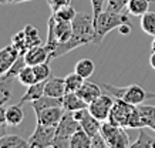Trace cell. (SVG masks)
Returning a JSON list of instances; mask_svg holds the SVG:
<instances>
[{"instance_id":"cell-1","label":"cell","mask_w":155,"mask_h":148,"mask_svg":"<svg viewBox=\"0 0 155 148\" xmlns=\"http://www.w3.org/2000/svg\"><path fill=\"white\" fill-rule=\"evenodd\" d=\"M95 30H94V17L85 13H77L73 20V36L66 43L57 44L54 51L50 54V61L57 57H61L71 50L84 46V44H94Z\"/></svg>"},{"instance_id":"cell-2","label":"cell","mask_w":155,"mask_h":148,"mask_svg":"<svg viewBox=\"0 0 155 148\" xmlns=\"http://www.w3.org/2000/svg\"><path fill=\"white\" fill-rule=\"evenodd\" d=\"M108 121L114 125H120L124 128H142L145 127L138 107L130 104L121 98H115L111 108V113L108 115Z\"/></svg>"},{"instance_id":"cell-3","label":"cell","mask_w":155,"mask_h":148,"mask_svg":"<svg viewBox=\"0 0 155 148\" xmlns=\"http://www.w3.org/2000/svg\"><path fill=\"white\" fill-rule=\"evenodd\" d=\"M128 15L120 13V12H114L111 9H105L101 15L94 19V30H95V37H94V44L98 46L103 38L105 37V34L110 31H113L114 29H118L122 23H128Z\"/></svg>"},{"instance_id":"cell-4","label":"cell","mask_w":155,"mask_h":148,"mask_svg":"<svg viewBox=\"0 0 155 148\" xmlns=\"http://www.w3.org/2000/svg\"><path fill=\"white\" fill-rule=\"evenodd\" d=\"M101 87L107 91L108 94H111L114 98H121V100L134 105H140L142 103H145L147 100H150V98H155V94L147 93L138 84H131V86L127 87H115L111 86V84H107V83H103Z\"/></svg>"},{"instance_id":"cell-5","label":"cell","mask_w":155,"mask_h":148,"mask_svg":"<svg viewBox=\"0 0 155 148\" xmlns=\"http://www.w3.org/2000/svg\"><path fill=\"white\" fill-rule=\"evenodd\" d=\"M81 128L80 123L74 118L71 111H66L61 121L56 127V138H54V148H70V141L73 134Z\"/></svg>"},{"instance_id":"cell-6","label":"cell","mask_w":155,"mask_h":148,"mask_svg":"<svg viewBox=\"0 0 155 148\" xmlns=\"http://www.w3.org/2000/svg\"><path fill=\"white\" fill-rule=\"evenodd\" d=\"M100 133H101V135L105 138L108 147H111V148L131 147V141H130L128 134L125 133V128H124V127H120V125L111 124L108 120L107 121H103Z\"/></svg>"},{"instance_id":"cell-7","label":"cell","mask_w":155,"mask_h":148,"mask_svg":"<svg viewBox=\"0 0 155 148\" xmlns=\"http://www.w3.org/2000/svg\"><path fill=\"white\" fill-rule=\"evenodd\" d=\"M54 138H56V127L37 123L36 128H34V133L28 138V147L30 148L53 147Z\"/></svg>"},{"instance_id":"cell-8","label":"cell","mask_w":155,"mask_h":148,"mask_svg":"<svg viewBox=\"0 0 155 148\" xmlns=\"http://www.w3.org/2000/svg\"><path fill=\"white\" fill-rule=\"evenodd\" d=\"M114 98L111 94H101L100 97H97L94 101H91L88 104V111L94 115L97 120H100L101 123L103 121H107L108 115L111 113V108H113L114 104Z\"/></svg>"},{"instance_id":"cell-9","label":"cell","mask_w":155,"mask_h":148,"mask_svg":"<svg viewBox=\"0 0 155 148\" xmlns=\"http://www.w3.org/2000/svg\"><path fill=\"white\" fill-rule=\"evenodd\" d=\"M51 48L47 44H38L30 47L24 54V60L27 66H37L41 63L48 61L50 63V54H51Z\"/></svg>"},{"instance_id":"cell-10","label":"cell","mask_w":155,"mask_h":148,"mask_svg":"<svg viewBox=\"0 0 155 148\" xmlns=\"http://www.w3.org/2000/svg\"><path fill=\"white\" fill-rule=\"evenodd\" d=\"M64 113H66V110L63 105H56V107H48V108H44V110L36 113V117H37V123H40V124L57 127Z\"/></svg>"},{"instance_id":"cell-11","label":"cell","mask_w":155,"mask_h":148,"mask_svg":"<svg viewBox=\"0 0 155 148\" xmlns=\"http://www.w3.org/2000/svg\"><path fill=\"white\" fill-rule=\"evenodd\" d=\"M19 56H20L19 50L14 47L13 44L6 46V47L0 50V76H3V74L9 71Z\"/></svg>"},{"instance_id":"cell-12","label":"cell","mask_w":155,"mask_h":148,"mask_svg":"<svg viewBox=\"0 0 155 148\" xmlns=\"http://www.w3.org/2000/svg\"><path fill=\"white\" fill-rule=\"evenodd\" d=\"M66 93H67V90H66L64 78H61V77H50L47 81H46V87H44V94L46 96L63 98Z\"/></svg>"},{"instance_id":"cell-13","label":"cell","mask_w":155,"mask_h":148,"mask_svg":"<svg viewBox=\"0 0 155 148\" xmlns=\"http://www.w3.org/2000/svg\"><path fill=\"white\" fill-rule=\"evenodd\" d=\"M47 81V80H46ZM46 81H37L27 87V90L24 91V94L20 98L19 104L24 105L27 103H33V101L38 100L40 97L44 96V87H46Z\"/></svg>"},{"instance_id":"cell-14","label":"cell","mask_w":155,"mask_h":148,"mask_svg":"<svg viewBox=\"0 0 155 148\" xmlns=\"http://www.w3.org/2000/svg\"><path fill=\"white\" fill-rule=\"evenodd\" d=\"M77 93H78V96H80L87 104H90L91 101H94L97 97H100L103 94L101 87L93 81H88V80H85V81L83 83V86L80 87V90L77 91Z\"/></svg>"},{"instance_id":"cell-15","label":"cell","mask_w":155,"mask_h":148,"mask_svg":"<svg viewBox=\"0 0 155 148\" xmlns=\"http://www.w3.org/2000/svg\"><path fill=\"white\" fill-rule=\"evenodd\" d=\"M101 124H103V123H101L100 120L95 118L94 115L91 114L88 110L85 111V114L83 115V118L80 120L81 128L84 130L90 137H94L95 134L100 133V130H101Z\"/></svg>"},{"instance_id":"cell-16","label":"cell","mask_w":155,"mask_h":148,"mask_svg":"<svg viewBox=\"0 0 155 148\" xmlns=\"http://www.w3.org/2000/svg\"><path fill=\"white\" fill-rule=\"evenodd\" d=\"M13 84L14 77H10L9 74L0 76V105H5L10 101L13 94Z\"/></svg>"},{"instance_id":"cell-17","label":"cell","mask_w":155,"mask_h":148,"mask_svg":"<svg viewBox=\"0 0 155 148\" xmlns=\"http://www.w3.org/2000/svg\"><path fill=\"white\" fill-rule=\"evenodd\" d=\"M63 107L66 111L73 113V111L80 110V108H87L88 104L78 96V93H66L63 97Z\"/></svg>"},{"instance_id":"cell-18","label":"cell","mask_w":155,"mask_h":148,"mask_svg":"<svg viewBox=\"0 0 155 148\" xmlns=\"http://www.w3.org/2000/svg\"><path fill=\"white\" fill-rule=\"evenodd\" d=\"M23 105L20 104H13L9 105L6 110V118H7V124L10 127H17L23 123L24 120V111L21 108Z\"/></svg>"},{"instance_id":"cell-19","label":"cell","mask_w":155,"mask_h":148,"mask_svg":"<svg viewBox=\"0 0 155 148\" xmlns=\"http://www.w3.org/2000/svg\"><path fill=\"white\" fill-rule=\"evenodd\" d=\"M28 147V140H24L17 134H7L0 137V148H26Z\"/></svg>"},{"instance_id":"cell-20","label":"cell","mask_w":155,"mask_h":148,"mask_svg":"<svg viewBox=\"0 0 155 148\" xmlns=\"http://www.w3.org/2000/svg\"><path fill=\"white\" fill-rule=\"evenodd\" d=\"M147 127L140 128L138 138L131 143V148H155V135L147 131Z\"/></svg>"},{"instance_id":"cell-21","label":"cell","mask_w":155,"mask_h":148,"mask_svg":"<svg viewBox=\"0 0 155 148\" xmlns=\"http://www.w3.org/2000/svg\"><path fill=\"white\" fill-rule=\"evenodd\" d=\"M56 105H63V98L46 96V94L43 97H40L38 100L31 103V107H33L34 113H38V111L44 110V108H48V107H56Z\"/></svg>"},{"instance_id":"cell-22","label":"cell","mask_w":155,"mask_h":148,"mask_svg":"<svg viewBox=\"0 0 155 148\" xmlns=\"http://www.w3.org/2000/svg\"><path fill=\"white\" fill-rule=\"evenodd\" d=\"M70 148H91V137L83 128H78L71 137Z\"/></svg>"},{"instance_id":"cell-23","label":"cell","mask_w":155,"mask_h":148,"mask_svg":"<svg viewBox=\"0 0 155 148\" xmlns=\"http://www.w3.org/2000/svg\"><path fill=\"white\" fill-rule=\"evenodd\" d=\"M151 0H130L127 6L128 13L131 16H140L145 15L148 9H150Z\"/></svg>"},{"instance_id":"cell-24","label":"cell","mask_w":155,"mask_h":148,"mask_svg":"<svg viewBox=\"0 0 155 148\" xmlns=\"http://www.w3.org/2000/svg\"><path fill=\"white\" fill-rule=\"evenodd\" d=\"M94 70H95V64H94V61L90 60V58H81V60H78L77 64H75V68H74V71L78 73L85 80L93 76Z\"/></svg>"},{"instance_id":"cell-25","label":"cell","mask_w":155,"mask_h":148,"mask_svg":"<svg viewBox=\"0 0 155 148\" xmlns=\"http://www.w3.org/2000/svg\"><path fill=\"white\" fill-rule=\"evenodd\" d=\"M84 81H85V78H83L78 73L73 71V73H70V74H67V76L64 77L67 93H77Z\"/></svg>"},{"instance_id":"cell-26","label":"cell","mask_w":155,"mask_h":148,"mask_svg":"<svg viewBox=\"0 0 155 148\" xmlns=\"http://www.w3.org/2000/svg\"><path fill=\"white\" fill-rule=\"evenodd\" d=\"M141 29L148 36L155 37V12H147L141 16Z\"/></svg>"},{"instance_id":"cell-27","label":"cell","mask_w":155,"mask_h":148,"mask_svg":"<svg viewBox=\"0 0 155 148\" xmlns=\"http://www.w3.org/2000/svg\"><path fill=\"white\" fill-rule=\"evenodd\" d=\"M17 80H19L20 84H23V86H26V87L37 83L33 66H24L23 68H21V71L19 73V76H17Z\"/></svg>"},{"instance_id":"cell-28","label":"cell","mask_w":155,"mask_h":148,"mask_svg":"<svg viewBox=\"0 0 155 148\" xmlns=\"http://www.w3.org/2000/svg\"><path fill=\"white\" fill-rule=\"evenodd\" d=\"M12 44H13L14 47L19 50V53L21 54V56H24V54H26V51L30 48V44H28V41H27V37H26L24 30L17 31V33L12 37Z\"/></svg>"},{"instance_id":"cell-29","label":"cell","mask_w":155,"mask_h":148,"mask_svg":"<svg viewBox=\"0 0 155 148\" xmlns=\"http://www.w3.org/2000/svg\"><path fill=\"white\" fill-rule=\"evenodd\" d=\"M138 107V111H140V114H141L142 120H144V124L145 127L150 123L155 121V105H148V104H140L137 105Z\"/></svg>"},{"instance_id":"cell-30","label":"cell","mask_w":155,"mask_h":148,"mask_svg":"<svg viewBox=\"0 0 155 148\" xmlns=\"http://www.w3.org/2000/svg\"><path fill=\"white\" fill-rule=\"evenodd\" d=\"M53 15H54V17H56L57 20L73 21V20H74V17L77 16V12H75V9L73 7V6L68 5V6H64V7H61V9L57 10V12H54Z\"/></svg>"},{"instance_id":"cell-31","label":"cell","mask_w":155,"mask_h":148,"mask_svg":"<svg viewBox=\"0 0 155 148\" xmlns=\"http://www.w3.org/2000/svg\"><path fill=\"white\" fill-rule=\"evenodd\" d=\"M24 33H26V37H27V41L30 44V47H33V46H38V44H43V40L40 37V33H38V30L31 26V24H28L24 27Z\"/></svg>"},{"instance_id":"cell-32","label":"cell","mask_w":155,"mask_h":148,"mask_svg":"<svg viewBox=\"0 0 155 148\" xmlns=\"http://www.w3.org/2000/svg\"><path fill=\"white\" fill-rule=\"evenodd\" d=\"M34 68V74H36V78L37 81H46L50 78L51 76V70H50V63H41V64H37V66H33Z\"/></svg>"},{"instance_id":"cell-33","label":"cell","mask_w":155,"mask_h":148,"mask_svg":"<svg viewBox=\"0 0 155 148\" xmlns=\"http://www.w3.org/2000/svg\"><path fill=\"white\" fill-rule=\"evenodd\" d=\"M24 66H27V64H26V60H24V56H21V54H20L19 57H17V60L14 61V64L12 66V68H10V70L6 73V74H9L10 77H14V78H17L19 73L21 71V68H23Z\"/></svg>"},{"instance_id":"cell-34","label":"cell","mask_w":155,"mask_h":148,"mask_svg":"<svg viewBox=\"0 0 155 148\" xmlns=\"http://www.w3.org/2000/svg\"><path fill=\"white\" fill-rule=\"evenodd\" d=\"M128 2L130 0H108V9L114 10V12H120V13H122L124 12V9L128 6Z\"/></svg>"},{"instance_id":"cell-35","label":"cell","mask_w":155,"mask_h":148,"mask_svg":"<svg viewBox=\"0 0 155 148\" xmlns=\"http://www.w3.org/2000/svg\"><path fill=\"white\" fill-rule=\"evenodd\" d=\"M104 5H105V0H91L93 17H94V19H97V17L104 12Z\"/></svg>"},{"instance_id":"cell-36","label":"cell","mask_w":155,"mask_h":148,"mask_svg":"<svg viewBox=\"0 0 155 148\" xmlns=\"http://www.w3.org/2000/svg\"><path fill=\"white\" fill-rule=\"evenodd\" d=\"M105 147H108V144L105 141V138L101 135V133L95 134L94 137H91V148H105Z\"/></svg>"},{"instance_id":"cell-37","label":"cell","mask_w":155,"mask_h":148,"mask_svg":"<svg viewBox=\"0 0 155 148\" xmlns=\"http://www.w3.org/2000/svg\"><path fill=\"white\" fill-rule=\"evenodd\" d=\"M47 3H48V6H50L51 12L54 13L57 10H60L61 7L71 5V0H47Z\"/></svg>"},{"instance_id":"cell-38","label":"cell","mask_w":155,"mask_h":148,"mask_svg":"<svg viewBox=\"0 0 155 148\" xmlns=\"http://www.w3.org/2000/svg\"><path fill=\"white\" fill-rule=\"evenodd\" d=\"M131 30H132V27H131V24H130V21L128 23H122L118 27V31H120L121 36H128V34L131 33Z\"/></svg>"},{"instance_id":"cell-39","label":"cell","mask_w":155,"mask_h":148,"mask_svg":"<svg viewBox=\"0 0 155 148\" xmlns=\"http://www.w3.org/2000/svg\"><path fill=\"white\" fill-rule=\"evenodd\" d=\"M6 108L5 105H0V127H6L7 124V118H6Z\"/></svg>"},{"instance_id":"cell-40","label":"cell","mask_w":155,"mask_h":148,"mask_svg":"<svg viewBox=\"0 0 155 148\" xmlns=\"http://www.w3.org/2000/svg\"><path fill=\"white\" fill-rule=\"evenodd\" d=\"M30 0H0V5H16V3H23Z\"/></svg>"},{"instance_id":"cell-41","label":"cell","mask_w":155,"mask_h":148,"mask_svg":"<svg viewBox=\"0 0 155 148\" xmlns=\"http://www.w3.org/2000/svg\"><path fill=\"white\" fill-rule=\"evenodd\" d=\"M150 64L151 67L155 70V51H151V57H150Z\"/></svg>"},{"instance_id":"cell-42","label":"cell","mask_w":155,"mask_h":148,"mask_svg":"<svg viewBox=\"0 0 155 148\" xmlns=\"http://www.w3.org/2000/svg\"><path fill=\"white\" fill-rule=\"evenodd\" d=\"M147 128H150V130H152L155 133V121H152V123H150V124L147 125Z\"/></svg>"},{"instance_id":"cell-43","label":"cell","mask_w":155,"mask_h":148,"mask_svg":"<svg viewBox=\"0 0 155 148\" xmlns=\"http://www.w3.org/2000/svg\"><path fill=\"white\" fill-rule=\"evenodd\" d=\"M151 51H155V37L152 40V44H151Z\"/></svg>"},{"instance_id":"cell-44","label":"cell","mask_w":155,"mask_h":148,"mask_svg":"<svg viewBox=\"0 0 155 148\" xmlns=\"http://www.w3.org/2000/svg\"><path fill=\"white\" fill-rule=\"evenodd\" d=\"M152 2H154V3H155V0H151V3H152Z\"/></svg>"}]
</instances>
